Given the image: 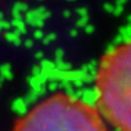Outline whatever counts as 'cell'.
I'll return each mask as SVG.
<instances>
[{
	"mask_svg": "<svg viewBox=\"0 0 131 131\" xmlns=\"http://www.w3.org/2000/svg\"><path fill=\"white\" fill-rule=\"evenodd\" d=\"M21 131H112L96 106L70 94H60L38 106Z\"/></svg>",
	"mask_w": 131,
	"mask_h": 131,
	"instance_id": "2",
	"label": "cell"
},
{
	"mask_svg": "<svg viewBox=\"0 0 131 131\" xmlns=\"http://www.w3.org/2000/svg\"><path fill=\"white\" fill-rule=\"evenodd\" d=\"M28 11V6L24 4V3H16L12 7V15H14V18H18L21 17L22 12H27Z\"/></svg>",
	"mask_w": 131,
	"mask_h": 131,
	"instance_id": "5",
	"label": "cell"
},
{
	"mask_svg": "<svg viewBox=\"0 0 131 131\" xmlns=\"http://www.w3.org/2000/svg\"><path fill=\"white\" fill-rule=\"evenodd\" d=\"M95 106L114 131H131V39L108 50L95 74Z\"/></svg>",
	"mask_w": 131,
	"mask_h": 131,
	"instance_id": "1",
	"label": "cell"
},
{
	"mask_svg": "<svg viewBox=\"0 0 131 131\" xmlns=\"http://www.w3.org/2000/svg\"><path fill=\"white\" fill-rule=\"evenodd\" d=\"M12 109H14L18 115H23V114L27 113L28 103H27V101H24L22 98H18V100H16V101L12 103Z\"/></svg>",
	"mask_w": 131,
	"mask_h": 131,
	"instance_id": "3",
	"label": "cell"
},
{
	"mask_svg": "<svg viewBox=\"0 0 131 131\" xmlns=\"http://www.w3.org/2000/svg\"><path fill=\"white\" fill-rule=\"evenodd\" d=\"M5 38H6V40H7V41L12 42V44H15V45H19V44H21L19 35L17 34V33H15V32H6Z\"/></svg>",
	"mask_w": 131,
	"mask_h": 131,
	"instance_id": "6",
	"label": "cell"
},
{
	"mask_svg": "<svg viewBox=\"0 0 131 131\" xmlns=\"http://www.w3.org/2000/svg\"><path fill=\"white\" fill-rule=\"evenodd\" d=\"M0 74H1V77H3L4 79H11V78H12V72H11L10 66H7V64L3 66V67L0 68Z\"/></svg>",
	"mask_w": 131,
	"mask_h": 131,
	"instance_id": "7",
	"label": "cell"
},
{
	"mask_svg": "<svg viewBox=\"0 0 131 131\" xmlns=\"http://www.w3.org/2000/svg\"><path fill=\"white\" fill-rule=\"evenodd\" d=\"M35 37H41V32H35Z\"/></svg>",
	"mask_w": 131,
	"mask_h": 131,
	"instance_id": "9",
	"label": "cell"
},
{
	"mask_svg": "<svg viewBox=\"0 0 131 131\" xmlns=\"http://www.w3.org/2000/svg\"><path fill=\"white\" fill-rule=\"evenodd\" d=\"M3 19H4V15L0 12V21H3Z\"/></svg>",
	"mask_w": 131,
	"mask_h": 131,
	"instance_id": "10",
	"label": "cell"
},
{
	"mask_svg": "<svg viewBox=\"0 0 131 131\" xmlns=\"http://www.w3.org/2000/svg\"><path fill=\"white\" fill-rule=\"evenodd\" d=\"M10 27H11V23H10V22L5 21V19L0 21V32H3V30H7V32H9Z\"/></svg>",
	"mask_w": 131,
	"mask_h": 131,
	"instance_id": "8",
	"label": "cell"
},
{
	"mask_svg": "<svg viewBox=\"0 0 131 131\" xmlns=\"http://www.w3.org/2000/svg\"><path fill=\"white\" fill-rule=\"evenodd\" d=\"M11 26L15 28L14 32L17 33V34H24V33L27 32L26 30V24H24L23 19L21 18V17H18V18H14L12 19V22H11Z\"/></svg>",
	"mask_w": 131,
	"mask_h": 131,
	"instance_id": "4",
	"label": "cell"
}]
</instances>
